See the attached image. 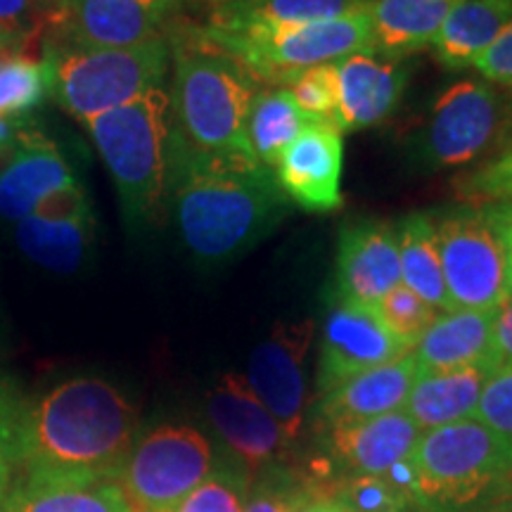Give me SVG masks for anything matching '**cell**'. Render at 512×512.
Returning <instances> with one entry per match:
<instances>
[{"instance_id": "ab89813d", "label": "cell", "mask_w": 512, "mask_h": 512, "mask_svg": "<svg viewBox=\"0 0 512 512\" xmlns=\"http://www.w3.org/2000/svg\"><path fill=\"white\" fill-rule=\"evenodd\" d=\"M88 211L93 209L86 197V190H83L79 183H74L53 192V195H48L46 200L31 211V216H36V219H48V221H62V219H74V216L88 214Z\"/></svg>"}, {"instance_id": "e575fe53", "label": "cell", "mask_w": 512, "mask_h": 512, "mask_svg": "<svg viewBox=\"0 0 512 512\" xmlns=\"http://www.w3.org/2000/svg\"><path fill=\"white\" fill-rule=\"evenodd\" d=\"M302 110L313 121L337 124V102H339V79L337 64H320L309 72L299 74L290 86H285ZM337 128V126H335Z\"/></svg>"}, {"instance_id": "9a60e30c", "label": "cell", "mask_w": 512, "mask_h": 512, "mask_svg": "<svg viewBox=\"0 0 512 512\" xmlns=\"http://www.w3.org/2000/svg\"><path fill=\"white\" fill-rule=\"evenodd\" d=\"M174 0H62L53 24L55 46L79 50L131 48L162 36V24Z\"/></svg>"}, {"instance_id": "8d00e7d4", "label": "cell", "mask_w": 512, "mask_h": 512, "mask_svg": "<svg viewBox=\"0 0 512 512\" xmlns=\"http://www.w3.org/2000/svg\"><path fill=\"white\" fill-rule=\"evenodd\" d=\"M475 418L512 444V363H503L486 380Z\"/></svg>"}, {"instance_id": "d6986e66", "label": "cell", "mask_w": 512, "mask_h": 512, "mask_svg": "<svg viewBox=\"0 0 512 512\" xmlns=\"http://www.w3.org/2000/svg\"><path fill=\"white\" fill-rule=\"evenodd\" d=\"M418 375L413 351L384 366L370 368L366 373L349 377L332 392L318 396L313 406V420L318 430H325V427L351 425V422L403 411Z\"/></svg>"}, {"instance_id": "6da1fadb", "label": "cell", "mask_w": 512, "mask_h": 512, "mask_svg": "<svg viewBox=\"0 0 512 512\" xmlns=\"http://www.w3.org/2000/svg\"><path fill=\"white\" fill-rule=\"evenodd\" d=\"M131 401L102 377H72L41 399L22 403L5 453L22 482H117L136 444Z\"/></svg>"}, {"instance_id": "5b68a950", "label": "cell", "mask_w": 512, "mask_h": 512, "mask_svg": "<svg viewBox=\"0 0 512 512\" xmlns=\"http://www.w3.org/2000/svg\"><path fill=\"white\" fill-rule=\"evenodd\" d=\"M202 36L235 64H240L259 86L285 88L299 74L354 53H373L370 12L313 24L259 27L209 19Z\"/></svg>"}, {"instance_id": "484cf974", "label": "cell", "mask_w": 512, "mask_h": 512, "mask_svg": "<svg viewBox=\"0 0 512 512\" xmlns=\"http://www.w3.org/2000/svg\"><path fill=\"white\" fill-rule=\"evenodd\" d=\"M401 283L439 313L453 311L448 299L432 211H413L396 226Z\"/></svg>"}, {"instance_id": "f1b7e54d", "label": "cell", "mask_w": 512, "mask_h": 512, "mask_svg": "<svg viewBox=\"0 0 512 512\" xmlns=\"http://www.w3.org/2000/svg\"><path fill=\"white\" fill-rule=\"evenodd\" d=\"M373 0H252V3L216 5L209 19L230 24H259V27H287V24L328 22L370 10Z\"/></svg>"}, {"instance_id": "d590c367", "label": "cell", "mask_w": 512, "mask_h": 512, "mask_svg": "<svg viewBox=\"0 0 512 512\" xmlns=\"http://www.w3.org/2000/svg\"><path fill=\"white\" fill-rule=\"evenodd\" d=\"M249 482L238 472H214L171 512H245Z\"/></svg>"}, {"instance_id": "c3c4849f", "label": "cell", "mask_w": 512, "mask_h": 512, "mask_svg": "<svg viewBox=\"0 0 512 512\" xmlns=\"http://www.w3.org/2000/svg\"><path fill=\"white\" fill-rule=\"evenodd\" d=\"M477 512H512V498H508V501L496 503V505H489V508L477 510Z\"/></svg>"}, {"instance_id": "9c48e42d", "label": "cell", "mask_w": 512, "mask_h": 512, "mask_svg": "<svg viewBox=\"0 0 512 512\" xmlns=\"http://www.w3.org/2000/svg\"><path fill=\"white\" fill-rule=\"evenodd\" d=\"M216 453L192 425H159L133 444L117 484L131 512H171L214 475Z\"/></svg>"}, {"instance_id": "f546056e", "label": "cell", "mask_w": 512, "mask_h": 512, "mask_svg": "<svg viewBox=\"0 0 512 512\" xmlns=\"http://www.w3.org/2000/svg\"><path fill=\"white\" fill-rule=\"evenodd\" d=\"M48 95L46 62L19 53L0 55V119L22 124Z\"/></svg>"}, {"instance_id": "ee69618b", "label": "cell", "mask_w": 512, "mask_h": 512, "mask_svg": "<svg viewBox=\"0 0 512 512\" xmlns=\"http://www.w3.org/2000/svg\"><path fill=\"white\" fill-rule=\"evenodd\" d=\"M294 512H349L342 503L335 501L332 496L325 494H313L306 501L299 503V508Z\"/></svg>"}, {"instance_id": "8992f818", "label": "cell", "mask_w": 512, "mask_h": 512, "mask_svg": "<svg viewBox=\"0 0 512 512\" xmlns=\"http://www.w3.org/2000/svg\"><path fill=\"white\" fill-rule=\"evenodd\" d=\"M86 128L117 185L128 223L155 221L164 207L171 140V102L164 86L88 119Z\"/></svg>"}, {"instance_id": "d4e9b609", "label": "cell", "mask_w": 512, "mask_h": 512, "mask_svg": "<svg viewBox=\"0 0 512 512\" xmlns=\"http://www.w3.org/2000/svg\"><path fill=\"white\" fill-rule=\"evenodd\" d=\"M93 235V211L62 221L27 216L15 223V240L22 254L36 266L60 275L76 273L86 264L93 247Z\"/></svg>"}, {"instance_id": "52a82bcc", "label": "cell", "mask_w": 512, "mask_h": 512, "mask_svg": "<svg viewBox=\"0 0 512 512\" xmlns=\"http://www.w3.org/2000/svg\"><path fill=\"white\" fill-rule=\"evenodd\" d=\"M50 95L64 112L88 119L124 107L152 88L164 86L171 64L166 36L131 48L79 50L50 43L43 55Z\"/></svg>"}, {"instance_id": "74e56055", "label": "cell", "mask_w": 512, "mask_h": 512, "mask_svg": "<svg viewBox=\"0 0 512 512\" xmlns=\"http://www.w3.org/2000/svg\"><path fill=\"white\" fill-rule=\"evenodd\" d=\"M472 69L484 81L494 83L501 91L512 95V22L501 31V36L477 57Z\"/></svg>"}, {"instance_id": "7c38bea8", "label": "cell", "mask_w": 512, "mask_h": 512, "mask_svg": "<svg viewBox=\"0 0 512 512\" xmlns=\"http://www.w3.org/2000/svg\"><path fill=\"white\" fill-rule=\"evenodd\" d=\"M418 425L406 411L318 430V458L309 460L304 475L320 494L342 477L387 475L411 458L420 439Z\"/></svg>"}, {"instance_id": "ba28073f", "label": "cell", "mask_w": 512, "mask_h": 512, "mask_svg": "<svg viewBox=\"0 0 512 512\" xmlns=\"http://www.w3.org/2000/svg\"><path fill=\"white\" fill-rule=\"evenodd\" d=\"M510 143L512 95L484 79H463L437 95L406 150L415 169L437 174L484 162Z\"/></svg>"}, {"instance_id": "1f68e13d", "label": "cell", "mask_w": 512, "mask_h": 512, "mask_svg": "<svg viewBox=\"0 0 512 512\" xmlns=\"http://www.w3.org/2000/svg\"><path fill=\"white\" fill-rule=\"evenodd\" d=\"M313 494L316 486L297 465L271 467L249 482L245 512H294Z\"/></svg>"}, {"instance_id": "44dd1931", "label": "cell", "mask_w": 512, "mask_h": 512, "mask_svg": "<svg viewBox=\"0 0 512 512\" xmlns=\"http://www.w3.org/2000/svg\"><path fill=\"white\" fill-rule=\"evenodd\" d=\"M494 318L496 309H453L439 313L413 349L418 373H439L491 361Z\"/></svg>"}, {"instance_id": "5bb4252c", "label": "cell", "mask_w": 512, "mask_h": 512, "mask_svg": "<svg viewBox=\"0 0 512 512\" xmlns=\"http://www.w3.org/2000/svg\"><path fill=\"white\" fill-rule=\"evenodd\" d=\"M411 354L384 325L375 306L356 304L332 294L325 309L318 347V396L332 392L349 377Z\"/></svg>"}, {"instance_id": "4316f807", "label": "cell", "mask_w": 512, "mask_h": 512, "mask_svg": "<svg viewBox=\"0 0 512 512\" xmlns=\"http://www.w3.org/2000/svg\"><path fill=\"white\" fill-rule=\"evenodd\" d=\"M313 119L294 102L287 88L261 86L247 112V143L261 164L273 169L283 150Z\"/></svg>"}, {"instance_id": "681fc988", "label": "cell", "mask_w": 512, "mask_h": 512, "mask_svg": "<svg viewBox=\"0 0 512 512\" xmlns=\"http://www.w3.org/2000/svg\"><path fill=\"white\" fill-rule=\"evenodd\" d=\"M209 3H216V5H230V3H252V0H209Z\"/></svg>"}, {"instance_id": "f35d334b", "label": "cell", "mask_w": 512, "mask_h": 512, "mask_svg": "<svg viewBox=\"0 0 512 512\" xmlns=\"http://www.w3.org/2000/svg\"><path fill=\"white\" fill-rule=\"evenodd\" d=\"M53 12L43 0H0V27L29 38L41 31L43 19H50Z\"/></svg>"}, {"instance_id": "ac0fdd59", "label": "cell", "mask_w": 512, "mask_h": 512, "mask_svg": "<svg viewBox=\"0 0 512 512\" xmlns=\"http://www.w3.org/2000/svg\"><path fill=\"white\" fill-rule=\"evenodd\" d=\"M337 131H368L399 110L411 72L403 60L377 53H354L337 60Z\"/></svg>"}, {"instance_id": "b9f144b4", "label": "cell", "mask_w": 512, "mask_h": 512, "mask_svg": "<svg viewBox=\"0 0 512 512\" xmlns=\"http://www.w3.org/2000/svg\"><path fill=\"white\" fill-rule=\"evenodd\" d=\"M479 209L484 211L486 221L494 226L496 235L503 242L505 266H508V294H512V202L484 204V207Z\"/></svg>"}, {"instance_id": "f6af8a7d", "label": "cell", "mask_w": 512, "mask_h": 512, "mask_svg": "<svg viewBox=\"0 0 512 512\" xmlns=\"http://www.w3.org/2000/svg\"><path fill=\"white\" fill-rule=\"evenodd\" d=\"M17 126H22V124H12V121L0 119V159L8 157L12 147L17 145V138H19Z\"/></svg>"}, {"instance_id": "836d02e7", "label": "cell", "mask_w": 512, "mask_h": 512, "mask_svg": "<svg viewBox=\"0 0 512 512\" xmlns=\"http://www.w3.org/2000/svg\"><path fill=\"white\" fill-rule=\"evenodd\" d=\"M375 309L384 320V325L392 330V335L411 351L420 342V337L425 335V330L430 328L432 320L439 316L437 309L422 302L418 294L408 290L403 283L384 294L380 302L375 304Z\"/></svg>"}, {"instance_id": "7dc6e473", "label": "cell", "mask_w": 512, "mask_h": 512, "mask_svg": "<svg viewBox=\"0 0 512 512\" xmlns=\"http://www.w3.org/2000/svg\"><path fill=\"white\" fill-rule=\"evenodd\" d=\"M24 43H27V38L15 34V31L0 27V55L17 53V50H22Z\"/></svg>"}, {"instance_id": "30bf717a", "label": "cell", "mask_w": 512, "mask_h": 512, "mask_svg": "<svg viewBox=\"0 0 512 512\" xmlns=\"http://www.w3.org/2000/svg\"><path fill=\"white\" fill-rule=\"evenodd\" d=\"M432 216L451 309H498L508 297V266L503 242L484 211L460 204Z\"/></svg>"}, {"instance_id": "f907efd6", "label": "cell", "mask_w": 512, "mask_h": 512, "mask_svg": "<svg viewBox=\"0 0 512 512\" xmlns=\"http://www.w3.org/2000/svg\"><path fill=\"white\" fill-rule=\"evenodd\" d=\"M43 3H46V5H50V8H57V5H60L62 3V0H43Z\"/></svg>"}, {"instance_id": "4dcf8cb0", "label": "cell", "mask_w": 512, "mask_h": 512, "mask_svg": "<svg viewBox=\"0 0 512 512\" xmlns=\"http://www.w3.org/2000/svg\"><path fill=\"white\" fill-rule=\"evenodd\" d=\"M325 496H332L349 512H415L413 498L387 475H356L335 479Z\"/></svg>"}, {"instance_id": "603a6c76", "label": "cell", "mask_w": 512, "mask_h": 512, "mask_svg": "<svg viewBox=\"0 0 512 512\" xmlns=\"http://www.w3.org/2000/svg\"><path fill=\"white\" fill-rule=\"evenodd\" d=\"M510 22L512 0H460L430 43L434 60L446 69H472Z\"/></svg>"}, {"instance_id": "7a4b0ae2", "label": "cell", "mask_w": 512, "mask_h": 512, "mask_svg": "<svg viewBox=\"0 0 512 512\" xmlns=\"http://www.w3.org/2000/svg\"><path fill=\"white\" fill-rule=\"evenodd\" d=\"M166 202L185 249L207 266L238 259L292 211L273 169L256 159L202 155L176 136L174 126L166 162Z\"/></svg>"}, {"instance_id": "4fadbf2b", "label": "cell", "mask_w": 512, "mask_h": 512, "mask_svg": "<svg viewBox=\"0 0 512 512\" xmlns=\"http://www.w3.org/2000/svg\"><path fill=\"white\" fill-rule=\"evenodd\" d=\"M204 413L235 458L254 479L271 467L297 465V451L242 373H223L204 396Z\"/></svg>"}, {"instance_id": "83f0119b", "label": "cell", "mask_w": 512, "mask_h": 512, "mask_svg": "<svg viewBox=\"0 0 512 512\" xmlns=\"http://www.w3.org/2000/svg\"><path fill=\"white\" fill-rule=\"evenodd\" d=\"M0 512H131V505L117 482H19L5 496Z\"/></svg>"}, {"instance_id": "60d3db41", "label": "cell", "mask_w": 512, "mask_h": 512, "mask_svg": "<svg viewBox=\"0 0 512 512\" xmlns=\"http://www.w3.org/2000/svg\"><path fill=\"white\" fill-rule=\"evenodd\" d=\"M491 361L498 366L512 363V294L496 309L494 337H491Z\"/></svg>"}, {"instance_id": "7402d4cb", "label": "cell", "mask_w": 512, "mask_h": 512, "mask_svg": "<svg viewBox=\"0 0 512 512\" xmlns=\"http://www.w3.org/2000/svg\"><path fill=\"white\" fill-rule=\"evenodd\" d=\"M494 370V363L482 361L465 368L420 373L403 411L411 415L420 432L475 418L479 396Z\"/></svg>"}, {"instance_id": "cb8c5ba5", "label": "cell", "mask_w": 512, "mask_h": 512, "mask_svg": "<svg viewBox=\"0 0 512 512\" xmlns=\"http://www.w3.org/2000/svg\"><path fill=\"white\" fill-rule=\"evenodd\" d=\"M460 0H373V53L403 60L406 55L430 48L448 12Z\"/></svg>"}, {"instance_id": "8fae6325", "label": "cell", "mask_w": 512, "mask_h": 512, "mask_svg": "<svg viewBox=\"0 0 512 512\" xmlns=\"http://www.w3.org/2000/svg\"><path fill=\"white\" fill-rule=\"evenodd\" d=\"M316 339V320H278L271 335L249 354L245 380L256 399L273 415L285 439L297 451L309 415V380L306 363Z\"/></svg>"}, {"instance_id": "816d5d0a", "label": "cell", "mask_w": 512, "mask_h": 512, "mask_svg": "<svg viewBox=\"0 0 512 512\" xmlns=\"http://www.w3.org/2000/svg\"><path fill=\"white\" fill-rule=\"evenodd\" d=\"M510 145H512V143H510ZM510 145H508V147H510Z\"/></svg>"}, {"instance_id": "3957f363", "label": "cell", "mask_w": 512, "mask_h": 512, "mask_svg": "<svg viewBox=\"0 0 512 512\" xmlns=\"http://www.w3.org/2000/svg\"><path fill=\"white\" fill-rule=\"evenodd\" d=\"M166 43L174 60L169 102L176 136L202 155L256 159L245 126L259 83L211 46L200 27H178Z\"/></svg>"}, {"instance_id": "bcb514c9", "label": "cell", "mask_w": 512, "mask_h": 512, "mask_svg": "<svg viewBox=\"0 0 512 512\" xmlns=\"http://www.w3.org/2000/svg\"><path fill=\"white\" fill-rule=\"evenodd\" d=\"M10 486H12V463L8 453H5V448L0 446V505H3L5 496L10 494Z\"/></svg>"}, {"instance_id": "ffe728a7", "label": "cell", "mask_w": 512, "mask_h": 512, "mask_svg": "<svg viewBox=\"0 0 512 512\" xmlns=\"http://www.w3.org/2000/svg\"><path fill=\"white\" fill-rule=\"evenodd\" d=\"M72 166L41 133L19 131L17 145L0 164V216L19 223L53 192L74 185Z\"/></svg>"}, {"instance_id": "277c9868", "label": "cell", "mask_w": 512, "mask_h": 512, "mask_svg": "<svg viewBox=\"0 0 512 512\" xmlns=\"http://www.w3.org/2000/svg\"><path fill=\"white\" fill-rule=\"evenodd\" d=\"M411 463L415 512H477L512 498V444L477 418L422 432Z\"/></svg>"}, {"instance_id": "7bdbcfd3", "label": "cell", "mask_w": 512, "mask_h": 512, "mask_svg": "<svg viewBox=\"0 0 512 512\" xmlns=\"http://www.w3.org/2000/svg\"><path fill=\"white\" fill-rule=\"evenodd\" d=\"M24 401H19V396L12 387V382L5 375H0V446L5 448V439H8L12 422H15L19 408Z\"/></svg>"}, {"instance_id": "d6a6232c", "label": "cell", "mask_w": 512, "mask_h": 512, "mask_svg": "<svg viewBox=\"0 0 512 512\" xmlns=\"http://www.w3.org/2000/svg\"><path fill=\"white\" fill-rule=\"evenodd\" d=\"M458 200L472 207L512 202V145L453 181Z\"/></svg>"}, {"instance_id": "2e32d148", "label": "cell", "mask_w": 512, "mask_h": 512, "mask_svg": "<svg viewBox=\"0 0 512 512\" xmlns=\"http://www.w3.org/2000/svg\"><path fill=\"white\" fill-rule=\"evenodd\" d=\"M342 136L332 124L313 121L278 157L275 181L294 207L313 214H330L342 207Z\"/></svg>"}, {"instance_id": "e0dca14e", "label": "cell", "mask_w": 512, "mask_h": 512, "mask_svg": "<svg viewBox=\"0 0 512 512\" xmlns=\"http://www.w3.org/2000/svg\"><path fill=\"white\" fill-rule=\"evenodd\" d=\"M401 285L396 226L384 221H351L339 233L335 292L349 302L375 306Z\"/></svg>"}]
</instances>
